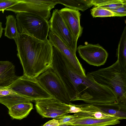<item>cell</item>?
I'll return each instance as SVG.
<instances>
[{
	"label": "cell",
	"instance_id": "cell-1",
	"mask_svg": "<svg viewBox=\"0 0 126 126\" xmlns=\"http://www.w3.org/2000/svg\"><path fill=\"white\" fill-rule=\"evenodd\" d=\"M15 42L23 75L36 78L52 67L53 46L49 40L42 41L18 33Z\"/></svg>",
	"mask_w": 126,
	"mask_h": 126
},
{
	"label": "cell",
	"instance_id": "cell-2",
	"mask_svg": "<svg viewBox=\"0 0 126 126\" xmlns=\"http://www.w3.org/2000/svg\"><path fill=\"white\" fill-rule=\"evenodd\" d=\"M65 88L71 101L81 100L94 104L112 103L116 100V95L109 88L91 77L80 75L72 71L67 76Z\"/></svg>",
	"mask_w": 126,
	"mask_h": 126
},
{
	"label": "cell",
	"instance_id": "cell-3",
	"mask_svg": "<svg viewBox=\"0 0 126 126\" xmlns=\"http://www.w3.org/2000/svg\"><path fill=\"white\" fill-rule=\"evenodd\" d=\"M86 76L111 89L116 97V104H126V69L117 61L106 68L88 72Z\"/></svg>",
	"mask_w": 126,
	"mask_h": 126
},
{
	"label": "cell",
	"instance_id": "cell-4",
	"mask_svg": "<svg viewBox=\"0 0 126 126\" xmlns=\"http://www.w3.org/2000/svg\"><path fill=\"white\" fill-rule=\"evenodd\" d=\"M16 19L19 33L41 40L47 39L49 30L48 21L37 15L27 12L16 14Z\"/></svg>",
	"mask_w": 126,
	"mask_h": 126
},
{
	"label": "cell",
	"instance_id": "cell-5",
	"mask_svg": "<svg viewBox=\"0 0 126 126\" xmlns=\"http://www.w3.org/2000/svg\"><path fill=\"white\" fill-rule=\"evenodd\" d=\"M9 88L33 101L54 98L42 86L36 78L24 75L19 77Z\"/></svg>",
	"mask_w": 126,
	"mask_h": 126
},
{
	"label": "cell",
	"instance_id": "cell-6",
	"mask_svg": "<svg viewBox=\"0 0 126 126\" xmlns=\"http://www.w3.org/2000/svg\"><path fill=\"white\" fill-rule=\"evenodd\" d=\"M36 79L42 86L54 98L67 104L71 103L64 84L52 67Z\"/></svg>",
	"mask_w": 126,
	"mask_h": 126
},
{
	"label": "cell",
	"instance_id": "cell-7",
	"mask_svg": "<svg viewBox=\"0 0 126 126\" xmlns=\"http://www.w3.org/2000/svg\"><path fill=\"white\" fill-rule=\"evenodd\" d=\"M58 3L55 0H19L16 4L6 10L15 13L27 12L39 15L48 21L50 11Z\"/></svg>",
	"mask_w": 126,
	"mask_h": 126
},
{
	"label": "cell",
	"instance_id": "cell-8",
	"mask_svg": "<svg viewBox=\"0 0 126 126\" xmlns=\"http://www.w3.org/2000/svg\"><path fill=\"white\" fill-rule=\"evenodd\" d=\"M51 32L56 35L76 53L77 50L76 40L71 33L60 14L59 10L55 9L48 21Z\"/></svg>",
	"mask_w": 126,
	"mask_h": 126
},
{
	"label": "cell",
	"instance_id": "cell-9",
	"mask_svg": "<svg viewBox=\"0 0 126 126\" xmlns=\"http://www.w3.org/2000/svg\"><path fill=\"white\" fill-rule=\"evenodd\" d=\"M37 112L42 117L56 119L69 113L70 104L63 103L54 98L35 101Z\"/></svg>",
	"mask_w": 126,
	"mask_h": 126
},
{
	"label": "cell",
	"instance_id": "cell-10",
	"mask_svg": "<svg viewBox=\"0 0 126 126\" xmlns=\"http://www.w3.org/2000/svg\"><path fill=\"white\" fill-rule=\"evenodd\" d=\"M80 57L90 65L97 66L104 65L108 54L99 44H87L77 48Z\"/></svg>",
	"mask_w": 126,
	"mask_h": 126
},
{
	"label": "cell",
	"instance_id": "cell-11",
	"mask_svg": "<svg viewBox=\"0 0 126 126\" xmlns=\"http://www.w3.org/2000/svg\"><path fill=\"white\" fill-rule=\"evenodd\" d=\"M48 40L52 46L56 48L65 57L72 70L80 76H85V71L77 58L76 53L56 35L49 31Z\"/></svg>",
	"mask_w": 126,
	"mask_h": 126
},
{
	"label": "cell",
	"instance_id": "cell-12",
	"mask_svg": "<svg viewBox=\"0 0 126 126\" xmlns=\"http://www.w3.org/2000/svg\"><path fill=\"white\" fill-rule=\"evenodd\" d=\"M65 24L77 40L81 35L83 28L80 24L81 14L79 11L65 7L59 10Z\"/></svg>",
	"mask_w": 126,
	"mask_h": 126
},
{
	"label": "cell",
	"instance_id": "cell-13",
	"mask_svg": "<svg viewBox=\"0 0 126 126\" xmlns=\"http://www.w3.org/2000/svg\"><path fill=\"white\" fill-rule=\"evenodd\" d=\"M75 116L67 124L73 126H105L119 124L120 122L119 119L116 117L98 119L91 117Z\"/></svg>",
	"mask_w": 126,
	"mask_h": 126
},
{
	"label": "cell",
	"instance_id": "cell-14",
	"mask_svg": "<svg viewBox=\"0 0 126 126\" xmlns=\"http://www.w3.org/2000/svg\"><path fill=\"white\" fill-rule=\"evenodd\" d=\"M19 77L12 62L0 61V89L8 88Z\"/></svg>",
	"mask_w": 126,
	"mask_h": 126
},
{
	"label": "cell",
	"instance_id": "cell-15",
	"mask_svg": "<svg viewBox=\"0 0 126 126\" xmlns=\"http://www.w3.org/2000/svg\"><path fill=\"white\" fill-rule=\"evenodd\" d=\"M93 105L95 111H100L106 113L114 115L119 120L126 118V104L115 102L102 104Z\"/></svg>",
	"mask_w": 126,
	"mask_h": 126
},
{
	"label": "cell",
	"instance_id": "cell-16",
	"mask_svg": "<svg viewBox=\"0 0 126 126\" xmlns=\"http://www.w3.org/2000/svg\"><path fill=\"white\" fill-rule=\"evenodd\" d=\"M33 108L31 102L18 104L9 109L8 113L13 119L21 120L26 117Z\"/></svg>",
	"mask_w": 126,
	"mask_h": 126
},
{
	"label": "cell",
	"instance_id": "cell-17",
	"mask_svg": "<svg viewBox=\"0 0 126 126\" xmlns=\"http://www.w3.org/2000/svg\"><path fill=\"white\" fill-rule=\"evenodd\" d=\"M56 2L71 9L84 11L93 5L92 0H55Z\"/></svg>",
	"mask_w": 126,
	"mask_h": 126
},
{
	"label": "cell",
	"instance_id": "cell-18",
	"mask_svg": "<svg viewBox=\"0 0 126 126\" xmlns=\"http://www.w3.org/2000/svg\"><path fill=\"white\" fill-rule=\"evenodd\" d=\"M33 101L32 100L17 93L0 96V103L5 105L8 109L17 104Z\"/></svg>",
	"mask_w": 126,
	"mask_h": 126
},
{
	"label": "cell",
	"instance_id": "cell-19",
	"mask_svg": "<svg viewBox=\"0 0 126 126\" xmlns=\"http://www.w3.org/2000/svg\"><path fill=\"white\" fill-rule=\"evenodd\" d=\"M116 56L120 64L126 69V26L121 36L117 50Z\"/></svg>",
	"mask_w": 126,
	"mask_h": 126
},
{
	"label": "cell",
	"instance_id": "cell-20",
	"mask_svg": "<svg viewBox=\"0 0 126 126\" xmlns=\"http://www.w3.org/2000/svg\"><path fill=\"white\" fill-rule=\"evenodd\" d=\"M6 27L4 29V36L8 38L13 39L16 41L17 39L18 32L16 18L13 15H10L6 17Z\"/></svg>",
	"mask_w": 126,
	"mask_h": 126
},
{
	"label": "cell",
	"instance_id": "cell-21",
	"mask_svg": "<svg viewBox=\"0 0 126 126\" xmlns=\"http://www.w3.org/2000/svg\"><path fill=\"white\" fill-rule=\"evenodd\" d=\"M75 115L79 117H91L98 119L115 117L113 115L99 110L78 112L76 113Z\"/></svg>",
	"mask_w": 126,
	"mask_h": 126
},
{
	"label": "cell",
	"instance_id": "cell-22",
	"mask_svg": "<svg viewBox=\"0 0 126 126\" xmlns=\"http://www.w3.org/2000/svg\"><path fill=\"white\" fill-rule=\"evenodd\" d=\"M91 11L94 17L114 16V14L111 11L98 6H94Z\"/></svg>",
	"mask_w": 126,
	"mask_h": 126
},
{
	"label": "cell",
	"instance_id": "cell-23",
	"mask_svg": "<svg viewBox=\"0 0 126 126\" xmlns=\"http://www.w3.org/2000/svg\"><path fill=\"white\" fill-rule=\"evenodd\" d=\"M126 3V0H102L101 5L99 7L111 10Z\"/></svg>",
	"mask_w": 126,
	"mask_h": 126
},
{
	"label": "cell",
	"instance_id": "cell-24",
	"mask_svg": "<svg viewBox=\"0 0 126 126\" xmlns=\"http://www.w3.org/2000/svg\"><path fill=\"white\" fill-rule=\"evenodd\" d=\"M19 0H0V11L3 12L7 9L18 3Z\"/></svg>",
	"mask_w": 126,
	"mask_h": 126
},
{
	"label": "cell",
	"instance_id": "cell-25",
	"mask_svg": "<svg viewBox=\"0 0 126 126\" xmlns=\"http://www.w3.org/2000/svg\"><path fill=\"white\" fill-rule=\"evenodd\" d=\"M114 15V16L122 17L126 15V3L115 9L110 10Z\"/></svg>",
	"mask_w": 126,
	"mask_h": 126
},
{
	"label": "cell",
	"instance_id": "cell-26",
	"mask_svg": "<svg viewBox=\"0 0 126 126\" xmlns=\"http://www.w3.org/2000/svg\"><path fill=\"white\" fill-rule=\"evenodd\" d=\"M73 115H70L66 114L61 117L56 119L60 124H67L69 122L75 117Z\"/></svg>",
	"mask_w": 126,
	"mask_h": 126
},
{
	"label": "cell",
	"instance_id": "cell-27",
	"mask_svg": "<svg viewBox=\"0 0 126 126\" xmlns=\"http://www.w3.org/2000/svg\"><path fill=\"white\" fill-rule=\"evenodd\" d=\"M16 94L9 88L0 89V96H3L10 94Z\"/></svg>",
	"mask_w": 126,
	"mask_h": 126
},
{
	"label": "cell",
	"instance_id": "cell-28",
	"mask_svg": "<svg viewBox=\"0 0 126 126\" xmlns=\"http://www.w3.org/2000/svg\"><path fill=\"white\" fill-rule=\"evenodd\" d=\"M59 123L57 120L53 119L47 122L42 126H59Z\"/></svg>",
	"mask_w": 126,
	"mask_h": 126
},
{
	"label": "cell",
	"instance_id": "cell-29",
	"mask_svg": "<svg viewBox=\"0 0 126 126\" xmlns=\"http://www.w3.org/2000/svg\"><path fill=\"white\" fill-rule=\"evenodd\" d=\"M4 29L2 27V23L0 21V38L1 37Z\"/></svg>",
	"mask_w": 126,
	"mask_h": 126
},
{
	"label": "cell",
	"instance_id": "cell-30",
	"mask_svg": "<svg viewBox=\"0 0 126 126\" xmlns=\"http://www.w3.org/2000/svg\"></svg>",
	"mask_w": 126,
	"mask_h": 126
}]
</instances>
